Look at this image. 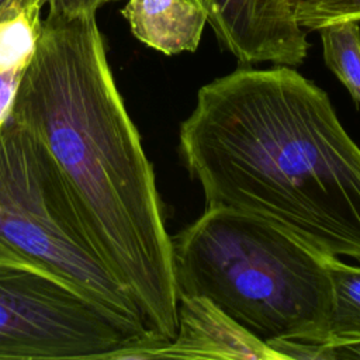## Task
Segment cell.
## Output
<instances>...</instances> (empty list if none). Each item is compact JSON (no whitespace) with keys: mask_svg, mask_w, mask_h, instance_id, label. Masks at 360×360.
I'll return each instance as SVG.
<instances>
[{"mask_svg":"<svg viewBox=\"0 0 360 360\" xmlns=\"http://www.w3.org/2000/svg\"><path fill=\"white\" fill-rule=\"evenodd\" d=\"M10 117L53 159L97 252L148 329L173 340L179 300L172 238L96 15L42 20Z\"/></svg>","mask_w":360,"mask_h":360,"instance_id":"cell-1","label":"cell"},{"mask_svg":"<svg viewBox=\"0 0 360 360\" xmlns=\"http://www.w3.org/2000/svg\"><path fill=\"white\" fill-rule=\"evenodd\" d=\"M179 135L207 208L257 215L360 263V148L311 80L239 68L198 90Z\"/></svg>","mask_w":360,"mask_h":360,"instance_id":"cell-2","label":"cell"},{"mask_svg":"<svg viewBox=\"0 0 360 360\" xmlns=\"http://www.w3.org/2000/svg\"><path fill=\"white\" fill-rule=\"evenodd\" d=\"M329 256L264 218L225 207L205 208L172 238L177 300L205 297L267 345L328 346Z\"/></svg>","mask_w":360,"mask_h":360,"instance_id":"cell-3","label":"cell"},{"mask_svg":"<svg viewBox=\"0 0 360 360\" xmlns=\"http://www.w3.org/2000/svg\"><path fill=\"white\" fill-rule=\"evenodd\" d=\"M0 263L51 273L145 323L97 252L53 159L11 117L0 127Z\"/></svg>","mask_w":360,"mask_h":360,"instance_id":"cell-4","label":"cell"},{"mask_svg":"<svg viewBox=\"0 0 360 360\" xmlns=\"http://www.w3.org/2000/svg\"><path fill=\"white\" fill-rule=\"evenodd\" d=\"M159 340L143 322L51 273L0 263V359L111 360L120 350Z\"/></svg>","mask_w":360,"mask_h":360,"instance_id":"cell-5","label":"cell"},{"mask_svg":"<svg viewBox=\"0 0 360 360\" xmlns=\"http://www.w3.org/2000/svg\"><path fill=\"white\" fill-rule=\"evenodd\" d=\"M218 41L243 65L297 66L308 51L307 31L290 0H200Z\"/></svg>","mask_w":360,"mask_h":360,"instance_id":"cell-6","label":"cell"},{"mask_svg":"<svg viewBox=\"0 0 360 360\" xmlns=\"http://www.w3.org/2000/svg\"><path fill=\"white\" fill-rule=\"evenodd\" d=\"M158 359L284 360L201 295L179 297L176 336L159 350Z\"/></svg>","mask_w":360,"mask_h":360,"instance_id":"cell-7","label":"cell"},{"mask_svg":"<svg viewBox=\"0 0 360 360\" xmlns=\"http://www.w3.org/2000/svg\"><path fill=\"white\" fill-rule=\"evenodd\" d=\"M121 13L136 39L165 55L194 52L207 24L200 0H127Z\"/></svg>","mask_w":360,"mask_h":360,"instance_id":"cell-8","label":"cell"},{"mask_svg":"<svg viewBox=\"0 0 360 360\" xmlns=\"http://www.w3.org/2000/svg\"><path fill=\"white\" fill-rule=\"evenodd\" d=\"M328 269L333 290L328 346L339 359L342 349L360 345V266L329 256Z\"/></svg>","mask_w":360,"mask_h":360,"instance_id":"cell-9","label":"cell"},{"mask_svg":"<svg viewBox=\"0 0 360 360\" xmlns=\"http://www.w3.org/2000/svg\"><path fill=\"white\" fill-rule=\"evenodd\" d=\"M42 0H24L0 17V72H24L41 34Z\"/></svg>","mask_w":360,"mask_h":360,"instance_id":"cell-10","label":"cell"},{"mask_svg":"<svg viewBox=\"0 0 360 360\" xmlns=\"http://www.w3.org/2000/svg\"><path fill=\"white\" fill-rule=\"evenodd\" d=\"M326 66L360 105V27L359 21H339L318 30Z\"/></svg>","mask_w":360,"mask_h":360,"instance_id":"cell-11","label":"cell"},{"mask_svg":"<svg viewBox=\"0 0 360 360\" xmlns=\"http://www.w3.org/2000/svg\"><path fill=\"white\" fill-rule=\"evenodd\" d=\"M297 22L304 30H321L339 21H360V0H290Z\"/></svg>","mask_w":360,"mask_h":360,"instance_id":"cell-12","label":"cell"},{"mask_svg":"<svg viewBox=\"0 0 360 360\" xmlns=\"http://www.w3.org/2000/svg\"><path fill=\"white\" fill-rule=\"evenodd\" d=\"M48 4V15L62 20H73L84 15H96L98 7L115 0H42Z\"/></svg>","mask_w":360,"mask_h":360,"instance_id":"cell-13","label":"cell"},{"mask_svg":"<svg viewBox=\"0 0 360 360\" xmlns=\"http://www.w3.org/2000/svg\"><path fill=\"white\" fill-rule=\"evenodd\" d=\"M24 72L7 70L0 72V127L7 121L11 114L17 89Z\"/></svg>","mask_w":360,"mask_h":360,"instance_id":"cell-14","label":"cell"},{"mask_svg":"<svg viewBox=\"0 0 360 360\" xmlns=\"http://www.w3.org/2000/svg\"><path fill=\"white\" fill-rule=\"evenodd\" d=\"M24 0H0V17H3L10 10L18 7Z\"/></svg>","mask_w":360,"mask_h":360,"instance_id":"cell-15","label":"cell"},{"mask_svg":"<svg viewBox=\"0 0 360 360\" xmlns=\"http://www.w3.org/2000/svg\"><path fill=\"white\" fill-rule=\"evenodd\" d=\"M340 357H360V345L340 350Z\"/></svg>","mask_w":360,"mask_h":360,"instance_id":"cell-16","label":"cell"}]
</instances>
